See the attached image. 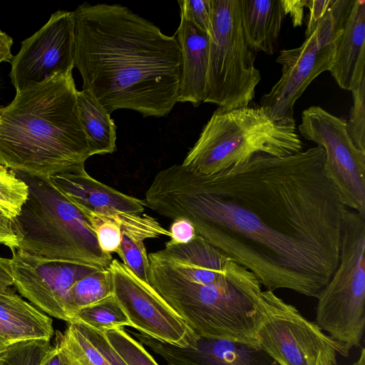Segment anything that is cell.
I'll list each match as a JSON object with an SVG mask.
<instances>
[{
  "label": "cell",
  "mask_w": 365,
  "mask_h": 365,
  "mask_svg": "<svg viewBox=\"0 0 365 365\" xmlns=\"http://www.w3.org/2000/svg\"><path fill=\"white\" fill-rule=\"evenodd\" d=\"M145 197L159 215L190 222L267 290L317 298L338 265L346 207L321 146L282 157L255 153L212 175L174 165L155 175Z\"/></svg>",
  "instance_id": "6da1fadb"
},
{
  "label": "cell",
  "mask_w": 365,
  "mask_h": 365,
  "mask_svg": "<svg viewBox=\"0 0 365 365\" xmlns=\"http://www.w3.org/2000/svg\"><path fill=\"white\" fill-rule=\"evenodd\" d=\"M75 16L74 67L83 89L110 115H168L178 103L181 50L175 35L120 4L84 3Z\"/></svg>",
  "instance_id": "7a4b0ae2"
},
{
  "label": "cell",
  "mask_w": 365,
  "mask_h": 365,
  "mask_svg": "<svg viewBox=\"0 0 365 365\" xmlns=\"http://www.w3.org/2000/svg\"><path fill=\"white\" fill-rule=\"evenodd\" d=\"M148 258V284L197 335L258 346L262 290L254 273L199 235Z\"/></svg>",
  "instance_id": "3957f363"
},
{
  "label": "cell",
  "mask_w": 365,
  "mask_h": 365,
  "mask_svg": "<svg viewBox=\"0 0 365 365\" xmlns=\"http://www.w3.org/2000/svg\"><path fill=\"white\" fill-rule=\"evenodd\" d=\"M72 71L16 93L0 106V165L51 178L85 167L91 156Z\"/></svg>",
  "instance_id": "277c9868"
},
{
  "label": "cell",
  "mask_w": 365,
  "mask_h": 365,
  "mask_svg": "<svg viewBox=\"0 0 365 365\" xmlns=\"http://www.w3.org/2000/svg\"><path fill=\"white\" fill-rule=\"evenodd\" d=\"M16 173L29 188L15 219L21 239L18 249L51 260L108 267L111 254L101 249L83 214L51 179Z\"/></svg>",
  "instance_id": "5b68a950"
},
{
  "label": "cell",
  "mask_w": 365,
  "mask_h": 365,
  "mask_svg": "<svg viewBox=\"0 0 365 365\" xmlns=\"http://www.w3.org/2000/svg\"><path fill=\"white\" fill-rule=\"evenodd\" d=\"M302 148L294 121H275L260 106L232 110L218 107L182 165L196 174L212 175L255 153L282 157Z\"/></svg>",
  "instance_id": "8992f818"
},
{
  "label": "cell",
  "mask_w": 365,
  "mask_h": 365,
  "mask_svg": "<svg viewBox=\"0 0 365 365\" xmlns=\"http://www.w3.org/2000/svg\"><path fill=\"white\" fill-rule=\"evenodd\" d=\"M365 217L344 212L338 265L317 297L316 324L349 351L365 327Z\"/></svg>",
  "instance_id": "52a82bcc"
},
{
  "label": "cell",
  "mask_w": 365,
  "mask_h": 365,
  "mask_svg": "<svg viewBox=\"0 0 365 365\" xmlns=\"http://www.w3.org/2000/svg\"><path fill=\"white\" fill-rule=\"evenodd\" d=\"M212 35L203 103L224 110L247 107L261 81L256 54L246 43L240 0H211Z\"/></svg>",
  "instance_id": "ba28073f"
},
{
  "label": "cell",
  "mask_w": 365,
  "mask_h": 365,
  "mask_svg": "<svg viewBox=\"0 0 365 365\" xmlns=\"http://www.w3.org/2000/svg\"><path fill=\"white\" fill-rule=\"evenodd\" d=\"M355 0H334L313 33L277 58L282 76L259 102L275 121H294V106L311 82L331 69L345 21Z\"/></svg>",
  "instance_id": "9c48e42d"
},
{
  "label": "cell",
  "mask_w": 365,
  "mask_h": 365,
  "mask_svg": "<svg viewBox=\"0 0 365 365\" xmlns=\"http://www.w3.org/2000/svg\"><path fill=\"white\" fill-rule=\"evenodd\" d=\"M258 346L279 365H337L349 351L273 291H262L256 331Z\"/></svg>",
  "instance_id": "30bf717a"
},
{
  "label": "cell",
  "mask_w": 365,
  "mask_h": 365,
  "mask_svg": "<svg viewBox=\"0 0 365 365\" xmlns=\"http://www.w3.org/2000/svg\"><path fill=\"white\" fill-rule=\"evenodd\" d=\"M298 130L324 148L327 175L342 202L365 217V152L350 138L346 120L313 106L302 111Z\"/></svg>",
  "instance_id": "8fae6325"
},
{
  "label": "cell",
  "mask_w": 365,
  "mask_h": 365,
  "mask_svg": "<svg viewBox=\"0 0 365 365\" xmlns=\"http://www.w3.org/2000/svg\"><path fill=\"white\" fill-rule=\"evenodd\" d=\"M74 52V13L57 11L38 31L21 42L19 51L13 56L9 77L16 93L73 71Z\"/></svg>",
  "instance_id": "7c38bea8"
},
{
  "label": "cell",
  "mask_w": 365,
  "mask_h": 365,
  "mask_svg": "<svg viewBox=\"0 0 365 365\" xmlns=\"http://www.w3.org/2000/svg\"><path fill=\"white\" fill-rule=\"evenodd\" d=\"M110 270L113 295L140 333L170 345L187 347L198 336L155 292L124 264L113 259Z\"/></svg>",
  "instance_id": "4fadbf2b"
},
{
  "label": "cell",
  "mask_w": 365,
  "mask_h": 365,
  "mask_svg": "<svg viewBox=\"0 0 365 365\" xmlns=\"http://www.w3.org/2000/svg\"><path fill=\"white\" fill-rule=\"evenodd\" d=\"M10 262L18 292L44 312L68 323L71 287L78 279L103 268L44 259L19 249L12 252Z\"/></svg>",
  "instance_id": "5bb4252c"
},
{
  "label": "cell",
  "mask_w": 365,
  "mask_h": 365,
  "mask_svg": "<svg viewBox=\"0 0 365 365\" xmlns=\"http://www.w3.org/2000/svg\"><path fill=\"white\" fill-rule=\"evenodd\" d=\"M133 334L168 365H279L259 346L239 341L198 336L192 345L179 347L141 333Z\"/></svg>",
  "instance_id": "9a60e30c"
},
{
  "label": "cell",
  "mask_w": 365,
  "mask_h": 365,
  "mask_svg": "<svg viewBox=\"0 0 365 365\" xmlns=\"http://www.w3.org/2000/svg\"><path fill=\"white\" fill-rule=\"evenodd\" d=\"M53 184L80 211L92 212L118 222L126 213L143 214L144 200L125 195L94 179L85 167L49 178Z\"/></svg>",
  "instance_id": "2e32d148"
},
{
  "label": "cell",
  "mask_w": 365,
  "mask_h": 365,
  "mask_svg": "<svg viewBox=\"0 0 365 365\" xmlns=\"http://www.w3.org/2000/svg\"><path fill=\"white\" fill-rule=\"evenodd\" d=\"M174 35L181 50L178 102H188L197 107L205 96L210 40L182 16Z\"/></svg>",
  "instance_id": "e0dca14e"
},
{
  "label": "cell",
  "mask_w": 365,
  "mask_h": 365,
  "mask_svg": "<svg viewBox=\"0 0 365 365\" xmlns=\"http://www.w3.org/2000/svg\"><path fill=\"white\" fill-rule=\"evenodd\" d=\"M364 68L365 1L355 0L329 72L341 88L351 91L365 79Z\"/></svg>",
  "instance_id": "ac0fdd59"
},
{
  "label": "cell",
  "mask_w": 365,
  "mask_h": 365,
  "mask_svg": "<svg viewBox=\"0 0 365 365\" xmlns=\"http://www.w3.org/2000/svg\"><path fill=\"white\" fill-rule=\"evenodd\" d=\"M241 24L250 49L273 54L285 13L282 0H240Z\"/></svg>",
  "instance_id": "d6986e66"
},
{
  "label": "cell",
  "mask_w": 365,
  "mask_h": 365,
  "mask_svg": "<svg viewBox=\"0 0 365 365\" xmlns=\"http://www.w3.org/2000/svg\"><path fill=\"white\" fill-rule=\"evenodd\" d=\"M0 322L16 343L53 334L52 319L10 288L0 292Z\"/></svg>",
  "instance_id": "ffe728a7"
},
{
  "label": "cell",
  "mask_w": 365,
  "mask_h": 365,
  "mask_svg": "<svg viewBox=\"0 0 365 365\" xmlns=\"http://www.w3.org/2000/svg\"><path fill=\"white\" fill-rule=\"evenodd\" d=\"M77 103L91 156L115 151L117 127L110 115L88 90L77 91Z\"/></svg>",
  "instance_id": "44dd1931"
},
{
  "label": "cell",
  "mask_w": 365,
  "mask_h": 365,
  "mask_svg": "<svg viewBox=\"0 0 365 365\" xmlns=\"http://www.w3.org/2000/svg\"><path fill=\"white\" fill-rule=\"evenodd\" d=\"M113 295L112 278L108 268H101L76 281L71 289L67 314L71 322L80 309Z\"/></svg>",
  "instance_id": "7402d4cb"
},
{
  "label": "cell",
  "mask_w": 365,
  "mask_h": 365,
  "mask_svg": "<svg viewBox=\"0 0 365 365\" xmlns=\"http://www.w3.org/2000/svg\"><path fill=\"white\" fill-rule=\"evenodd\" d=\"M70 323L84 324L102 332L125 326L132 327L113 295L78 309L73 315Z\"/></svg>",
  "instance_id": "603a6c76"
},
{
  "label": "cell",
  "mask_w": 365,
  "mask_h": 365,
  "mask_svg": "<svg viewBox=\"0 0 365 365\" xmlns=\"http://www.w3.org/2000/svg\"><path fill=\"white\" fill-rule=\"evenodd\" d=\"M56 341L71 365H110L75 324L68 323L63 333L57 331Z\"/></svg>",
  "instance_id": "cb8c5ba5"
},
{
  "label": "cell",
  "mask_w": 365,
  "mask_h": 365,
  "mask_svg": "<svg viewBox=\"0 0 365 365\" xmlns=\"http://www.w3.org/2000/svg\"><path fill=\"white\" fill-rule=\"evenodd\" d=\"M29 185L15 171L0 165V210L14 220L29 197Z\"/></svg>",
  "instance_id": "d4e9b609"
},
{
  "label": "cell",
  "mask_w": 365,
  "mask_h": 365,
  "mask_svg": "<svg viewBox=\"0 0 365 365\" xmlns=\"http://www.w3.org/2000/svg\"><path fill=\"white\" fill-rule=\"evenodd\" d=\"M53 346L46 339L19 341L0 355V365H42Z\"/></svg>",
  "instance_id": "484cf974"
},
{
  "label": "cell",
  "mask_w": 365,
  "mask_h": 365,
  "mask_svg": "<svg viewBox=\"0 0 365 365\" xmlns=\"http://www.w3.org/2000/svg\"><path fill=\"white\" fill-rule=\"evenodd\" d=\"M103 333L110 345L128 365H159L144 346L123 328H114Z\"/></svg>",
  "instance_id": "4316f807"
},
{
  "label": "cell",
  "mask_w": 365,
  "mask_h": 365,
  "mask_svg": "<svg viewBox=\"0 0 365 365\" xmlns=\"http://www.w3.org/2000/svg\"><path fill=\"white\" fill-rule=\"evenodd\" d=\"M117 254L138 278L148 284L149 258L144 241L122 232Z\"/></svg>",
  "instance_id": "83f0119b"
},
{
  "label": "cell",
  "mask_w": 365,
  "mask_h": 365,
  "mask_svg": "<svg viewBox=\"0 0 365 365\" xmlns=\"http://www.w3.org/2000/svg\"><path fill=\"white\" fill-rule=\"evenodd\" d=\"M351 92L353 105L346 129L355 145L365 152V79Z\"/></svg>",
  "instance_id": "f1b7e54d"
},
{
  "label": "cell",
  "mask_w": 365,
  "mask_h": 365,
  "mask_svg": "<svg viewBox=\"0 0 365 365\" xmlns=\"http://www.w3.org/2000/svg\"><path fill=\"white\" fill-rule=\"evenodd\" d=\"M96 234L101 249L107 254L118 250L122 232L115 222L103 219L92 212L81 211Z\"/></svg>",
  "instance_id": "f546056e"
},
{
  "label": "cell",
  "mask_w": 365,
  "mask_h": 365,
  "mask_svg": "<svg viewBox=\"0 0 365 365\" xmlns=\"http://www.w3.org/2000/svg\"><path fill=\"white\" fill-rule=\"evenodd\" d=\"M178 3L180 16L195 25L210 40L212 35L211 0H180Z\"/></svg>",
  "instance_id": "4dcf8cb0"
},
{
  "label": "cell",
  "mask_w": 365,
  "mask_h": 365,
  "mask_svg": "<svg viewBox=\"0 0 365 365\" xmlns=\"http://www.w3.org/2000/svg\"><path fill=\"white\" fill-rule=\"evenodd\" d=\"M100 351L110 365H128L121 356L110 345L104 333L86 325L75 324Z\"/></svg>",
  "instance_id": "1f68e13d"
},
{
  "label": "cell",
  "mask_w": 365,
  "mask_h": 365,
  "mask_svg": "<svg viewBox=\"0 0 365 365\" xmlns=\"http://www.w3.org/2000/svg\"><path fill=\"white\" fill-rule=\"evenodd\" d=\"M169 232L170 240L165 245L187 244L197 235L192 224L184 218L173 220Z\"/></svg>",
  "instance_id": "d6a6232c"
},
{
  "label": "cell",
  "mask_w": 365,
  "mask_h": 365,
  "mask_svg": "<svg viewBox=\"0 0 365 365\" xmlns=\"http://www.w3.org/2000/svg\"><path fill=\"white\" fill-rule=\"evenodd\" d=\"M20 241L15 219L9 218L0 210V244L13 252L19 248Z\"/></svg>",
  "instance_id": "836d02e7"
},
{
  "label": "cell",
  "mask_w": 365,
  "mask_h": 365,
  "mask_svg": "<svg viewBox=\"0 0 365 365\" xmlns=\"http://www.w3.org/2000/svg\"><path fill=\"white\" fill-rule=\"evenodd\" d=\"M334 0H307V7L309 10V19L305 31V37L309 36L323 19Z\"/></svg>",
  "instance_id": "e575fe53"
},
{
  "label": "cell",
  "mask_w": 365,
  "mask_h": 365,
  "mask_svg": "<svg viewBox=\"0 0 365 365\" xmlns=\"http://www.w3.org/2000/svg\"><path fill=\"white\" fill-rule=\"evenodd\" d=\"M285 15L289 14L294 27L300 26L307 0H282Z\"/></svg>",
  "instance_id": "d590c367"
},
{
  "label": "cell",
  "mask_w": 365,
  "mask_h": 365,
  "mask_svg": "<svg viewBox=\"0 0 365 365\" xmlns=\"http://www.w3.org/2000/svg\"><path fill=\"white\" fill-rule=\"evenodd\" d=\"M42 365H71L60 345L56 341Z\"/></svg>",
  "instance_id": "8d00e7d4"
},
{
  "label": "cell",
  "mask_w": 365,
  "mask_h": 365,
  "mask_svg": "<svg viewBox=\"0 0 365 365\" xmlns=\"http://www.w3.org/2000/svg\"><path fill=\"white\" fill-rule=\"evenodd\" d=\"M14 285L10 259L0 257V292Z\"/></svg>",
  "instance_id": "74e56055"
},
{
  "label": "cell",
  "mask_w": 365,
  "mask_h": 365,
  "mask_svg": "<svg viewBox=\"0 0 365 365\" xmlns=\"http://www.w3.org/2000/svg\"><path fill=\"white\" fill-rule=\"evenodd\" d=\"M13 39L8 34L0 30V63L2 62H11L13 55L11 47Z\"/></svg>",
  "instance_id": "f35d334b"
},
{
  "label": "cell",
  "mask_w": 365,
  "mask_h": 365,
  "mask_svg": "<svg viewBox=\"0 0 365 365\" xmlns=\"http://www.w3.org/2000/svg\"><path fill=\"white\" fill-rule=\"evenodd\" d=\"M15 343L12 336L0 322V355Z\"/></svg>",
  "instance_id": "ab89813d"
},
{
  "label": "cell",
  "mask_w": 365,
  "mask_h": 365,
  "mask_svg": "<svg viewBox=\"0 0 365 365\" xmlns=\"http://www.w3.org/2000/svg\"><path fill=\"white\" fill-rule=\"evenodd\" d=\"M351 365H365V349L362 348L361 350L359 358L356 361Z\"/></svg>",
  "instance_id": "60d3db41"
}]
</instances>
